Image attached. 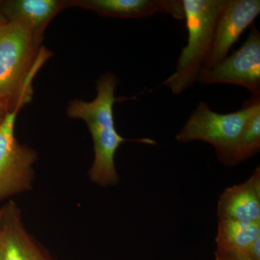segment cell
<instances>
[{"label":"cell","mask_w":260,"mask_h":260,"mask_svg":"<svg viewBox=\"0 0 260 260\" xmlns=\"http://www.w3.org/2000/svg\"><path fill=\"white\" fill-rule=\"evenodd\" d=\"M116 86L115 75L106 73L97 80V95L93 101L74 100L68 108V116L85 121L91 134L94 159L89 170V179L101 186H114L119 183L114 157L121 144L129 141L121 137L115 127L114 105L119 101L115 97Z\"/></svg>","instance_id":"obj_1"},{"label":"cell","mask_w":260,"mask_h":260,"mask_svg":"<svg viewBox=\"0 0 260 260\" xmlns=\"http://www.w3.org/2000/svg\"><path fill=\"white\" fill-rule=\"evenodd\" d=\"M29 24L10 20L0 26V97L10 110L31 101L32 80L49 57Z\"/></svg>","instance_id":"obj_2"},{"label":"cell","mask_w":260,"mask_h":260,"mask_svg":"<svg viewBox=\"0 0 260 260\" xmlns=\"http://www.w3.org/2000/svg\"><path fill=\"white\" fill-rule=\"evenodd\" d=\"M227 0H182L187 44L178 59L175 73L162 85L180 95L198 81L209 55L215 26Z\"/></svg>","instance_id":"obj_3"},{"label":"cell","mask_w":260,"mask_h":260,"mask_svg":"<svg viewBox=\"0 0 260 260\" xmlns=\"http://www.w3.org/2000/svg\"><path fill=\"white\" fill-rule=\"evenodd\" d=\"M260 103V95H252L240 110L219 114L200 102L182 129L176 135L179 143L203 141L215 149L219 161L226 167L239 164V143L246 121Z\"/></svg>","instance_id":"obj_4"},{"label":"cell","mask_w":260,"mask_h":260,"mask_svg":"<svg viewBox=\"0 0 260 260\" xmlns=\"http://www.w3.org/2000/svg\"><path fill=\"white\" fill-rule=\"evenodd\" d=\"M22 107L8 113L0 125V201L30 190L32 187L35 150L20 144L15 135L17 115Z\"/></svg>","instance_id":"obj_5"},{"label":"cell","mask_w":260,"mask_h":260,"mask_svg":"<svg viewBox=\"0 0 260 260\" xmlns=\"http://www.w3.org/2000/svg\"><path fill=\"white\" fill-rule=\"evenodd\" d=\"M198 82L205 85L231 84L260 95V32L255 24L242 47L211 69L200 72Z\"/></svg>","instance_id":"obj_6"},{"label":"cell","mask_w":260,"mask_h":260,"mask_svg":"<svg viewBox=\"0 0 260 260\" xmlns=\"http://www.w3.org/2000/svg\"><path fill=\"white\" fill-rule=\"evenodd\" d=\"M260 14L259 0H227L215 26L213 42L205 69L226 58L233 45Z\"/></svg>","instance_id":"obj_7"},{"label":"cell","mask_w":260,"mask_h":260,"mask_svg":"<svg viewBox=\"0 0 260 260\" xmlns=\"http://www.w3.org/2000/svg\"><path fill=\"white\" fill-rule=\"evenodd\" d=\"M70 5L112 18L138 19L167 13L184 20L182 0H71Z\"/></svg>","instance_id":"obj_8"},{"label":"cell","mask_w":260,"mask_h":260,"mask_svg":"<svg viewBox=\"0 0 260 260\" xmlns=\"http://www.w3.org/2000/svg\"><path fill=\"white\" fill-rule=\"evenodd\" d=\"M218 220L260 221V168L244 182L228 187L217 203Z\"/></svg>","instance_id":"obj_9"},{"label":"cell","mask_w":260,"mask_h":260,"mask_svg":"<svg viewBox=\"0 0 260 260\" xmlns=\"http://www.w3.org/2000/svg\"><path fill=\"white\" fill-rule=\"evenodd\" d=\"M0 246L3 260H44L22 222L20 211L13 202L2 208Z\"/></svg>","instance_id":"obj_10"},{"label":"cell","mask_w":260,"mask_h":260,"mask_svg":"<svg viewBox=\"0 0 260 260\" xmlns=\"http://www.w3.org/2000/svg\"><path fill=\"white\" fill-rule=\"evenodd\" d=\"M71 7L70 1L61 0H10L3 2L2 10L5 18L29 24L38 37L43 34L48 24L61 10Z\"/></svg>","instance_id":"obj_11"},{"label":"cell","mask_w":260,"mask_h":260,"mask_svg":"<svg viewBox=\"0 0 260 260\" xmlns=\"http://www.w3.org/2000/svg\"><path fill=\"white\" fill-rule=\"evenodd\" d=\"M260 238V221L218 220L216 248L246 252Z\"/></svg>","instance_id":"obj_12"},{"label":"cell","mask_w":260,"mask_h":260,"mask_svg":"<svg viewBox=\"0 0 260 260\" xmlns=\"http://www.w3.org/2000/svg\"><path fill=\"white\" fill-rule=\"evenodd\" d=\"M260 150V103L246 121L239 143V164L259 153Z\"/></svg>","instance_id":"obj_13"},{"label":"cell","mask_w":260,"mask_h":260,"mask_svg":"<svg viewBox=\"0 0 260 260\" xmlns=\"http://www.w3.org/2000/svg\"><path fill=\"white\" fill-rule=\"evenodd\" d=\"M215 260H252L244 251L216 248Z\"/></svg>","instance_id":"obj_14"},{"label":"cell","mask_w":260,"mask_h":260,"mask_svg":"<svg viewBox=\"0 0 260 260\" xmlns=\"http://www.w3.org/2000/svg\"><path fill=\"white\" fill-rule=\"evenodd\" d=\"M246 254L252 260H260V238L251 244Z\"/></svg>","instance_id":"obj_15"},{"label":"cell","mask_w":260,"mask_h":260,"mask_svg":"<svg viewBox=\"0 0 260 260\" xmlns=\"http://www.w3.org/2000/svg\"><path fill=\"white\" fill-rule=\"evenodd\" d=\"M10 112H11V110H10L8 104H7V103L5 102L1 97H0V125H1L3 121L5 120L7 114H8Z\"/></svg>","instance_id":"obj_16"},{"label":"cell","mask_w":260,"mask_h":260,"mask_svg":"<svg viewBox=\"0 0 260 260\" xmlns=\"http://www.w3.org/2000/svg\"><path fill=\"white\" fill-rule=\"evenodd\" d=\"M3 1H0V26L8 23V20L5 18V15H3V10H2V6H3Z\"/></svg>","instance_id":"obj_17"},{"label":"cell","mask_w":260,"mask_h":260,"mask_svg":"<svg viewBox=\"0 0 260 260\" xmlns=\"http://www.w3.org/2000/svg\"><path fill=\"white\" fill-rule=\"evenodd\" d=\"M2 214H3V210H2V208H0V222H1Z\"/></svg>","instance_id":"obj_18"},{"label":"cell","mask_w":260,"mask_h":260,"mask_svg":"<svg viewBox=\"0 0 260 260\" xmlns=\"http://www.w3.org/2000/svg\"><path fill=\"white\" fill-rule=\"evenodd\" d=\"M0 260H3L2 259L1 246H0Z\"/></svg>","instance_id":"obj_19"}]
</instances>
